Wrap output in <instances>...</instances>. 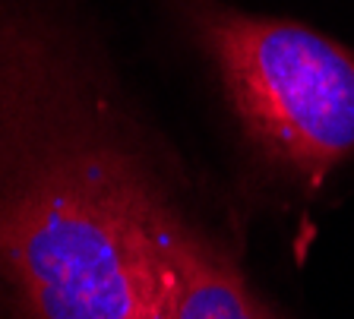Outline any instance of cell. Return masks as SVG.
I'll return each instance as SVG.
<instances>
[{"label": "cell", "instance_id": "cell-2", "mask_svg": "<svg viewBox=\"0 0 354 319\" xmlns=\"http://www.w3.org/2000/svg\"><path fill=\"white\" fill-rule=\"evenodd\" d=\"M243 133L310 186L354 152V54L301 23L196 7Z\"/></svg>", "mask_w": 354, "mask_h": 319}, {"label": "cell", "instance_id": "cell-3", "mask_svg": "<svg viewBox=\"0 0 354 319\" xmlns=\"http://www.w3.org/2000/svg\"><path fill=\"white\" fill-rule=\"evenodd\" d=\"M165 269L162 319H272L237 266L168 209H158Z\"/></svg>", "mask_w": 354, "mask_h": 319}, {"label": "cell", "instance_id": "cell-4", "mask_svg": "<svg viewBox=\"0 0 354 319\" xmlns=\"http://www.w3.org/2000/svg\"><path fill=\"white\" fill-rule=\"evenodd\" d=\"M114 319H162V310H140L130 316H114Z\"/></svg>", "mask_w": 354, "mask_h": 319}, {"label": "cell", "instance_id": "cell-1", "mask_svg": "<svg viewBox=\"0 0 354 319\" xmlns=\"http://www.w3.org/2000/svg\"><path fill=\"white\" fill-rule=\"evenodd\" d=\"M158 202L92 168L41 190L0 228V269L32 319H114L162 310Z\"/></svg>", "mask_w": 354, "mask_h": 319}]
</instances>
